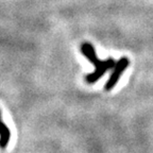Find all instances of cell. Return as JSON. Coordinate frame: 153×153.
Wrapping results in <instances>:
<instances>
[{
    "mask_svg": "<svg viewBox=\"0 0 153 153\" xmlns=\"http://www.w3.org/2000/svg\"><path fill=\"white\" fill-rule=\"evenodd\" d=\"M81 51H82V53H83V55H85L89 60V62L95 65V67H96L95 71L91 72V74H88L85 76V81L88 84L96 83L100 78H102L103 74L108 71V70L114 68L115 64H116V62H115V60L113 57H108V59H106V60H104V61L99 60L97 54H96L95 48L89 43L82 44Z\"/></svg>",
    "mask_w": 153,
    "mask_h": 153,
    "instance_id": "cell-1",
    "label": "cell"
},
{
    "mask_svg": "<svg viewBox=\"0 0 153 153\" xmlns=\"http://www.w3.org/2000/svg\"><path fill=\"white\" fill-rule=\"evenodd\" d=\"M129 65H130V61H129V59L126 56L121 57V59L115 64L114 68H113L114 70H113L110 78H108L106 84H105V91H111V89L114 88V86L117 84V82L119 81L122 74H123V71L126 70V68H128Z\"/></svg>",
    "mask_w": 153,
    "mask_h": 153,
    "instance_id": "cell-2",
    "label": "cell"
},
{
    "mask_svg": "<svg viewBox=\"0 0 153 153\" xmlns=\"http://www.w3.org/2000/svg\"><path fill=\"white\" fill-rule=\"evenodd\" d=\"M10 138H11V132L1 120V113H0V148L4 149L9 143Z\"/></svg>",
    "mask_w": 153,
    "mask_h": 153,
    "instance_id": "cell-3",
    "label": "cell"
}]
</instances>
